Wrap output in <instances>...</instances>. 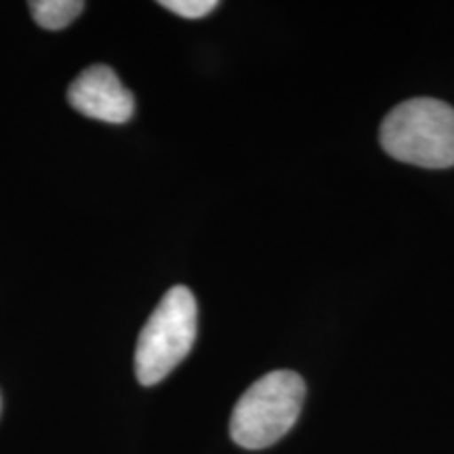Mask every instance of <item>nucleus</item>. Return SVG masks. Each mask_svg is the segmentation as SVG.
<instances>
[{
    "label": "nucleus",
    "instance_id": "nucleus-1",
    "mask_svg": "<svg viewBox=\"0 0 454 454\" xmlns=\"http://www.w3.org/2000/svg\"><path fill=\"white\" fill-rule=\"evenodd\" d=\"M381 145L414 167H454V107L429 98L395 106L381 124Z\"/></svg>",
    "mask_w": 454,
    "mask_h": 454
},
{
    "label": "nucleus",
    "instance_id": "nucleus-2",
    "mask_svg": "<svg viewBox=\"0 0 454 454\" xmlns=\"http://www.w3.org/2000/svg\"><path fill=\"white\" fill-rule=\"evenodd\" d=\"M305 402V381L293 371L261 377L244 391L231 412L230 435L247 450H261L282 440L297 423Z\"/></svg>",
    "mask_w": 454,
    "mask_h": 454
},
{
    "label": "nucleus",
    "instance_id": "nucleus-3",
    "mask_svg": "<svg viewBox=\"0 0 454 454\" xmlns=\"http://www.w3.org/2000/svg\"><path fill=\"white\" fill-rule=\"evenodd\" d=\"M198 305L190 288L175 286L164 294L139 334L135 374L139 383H160L185 360L196 343Z\"/></svg>",
    "mask_w": 454,
    "mask_h": 454
},
{
    "label": "nucleus",
    "instance_id": "nucleus-4",
    "mask_svg": "<svg viewBox=\"0 0 454 454\" xmlns=\"http://www.w3.org/2000/svg\"><path fill=\"white\" fill-rule=\"evenodd\" d=\"M67 101L82 116L110 124L129 122L135 112L133 93L107 66H90L78 74L67 89Z\"/></svg>",
    "mask_w": 454,
    "mask_h": 454
},
{
    "label": "nucleus",
    "instance_id": "nucleus-5",
    "mask_svg": "<svg viewBox=\"0 0 454 454\" xmlns=\"http://www.w3.org/2000/svg\"><path fill=\"white\" fill-rule=\"evenodd\" d=\"M87 4L81 0H34L32 17L44 30H64L82 13Z\"/></svg>",
    "mask_w": 454,
    "mask_h": 454
},
{
    "label": "nucleus",
    "instance_id": "nucleus-6",
    "mask_svg": "<svg viewBox=\"0 0 454 454\" xmlns=\"http://www.w3.org/2000/svg\"><path fill=\"white\" fill-rule=\"evenodd\" d=\"M160 4L185 20H200V17L213 13L219 3L215 0H162Z\"/></svg>",
    "mask_w": 454,
    "mask_h": 454
}]
</instances>
